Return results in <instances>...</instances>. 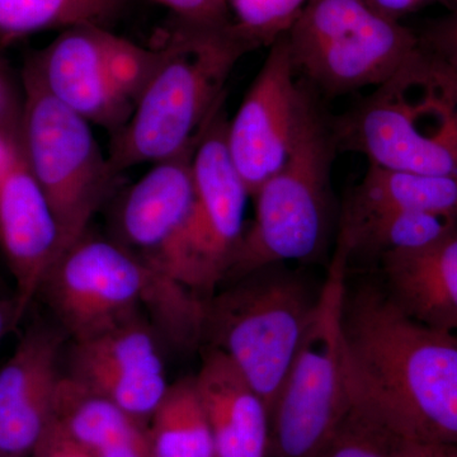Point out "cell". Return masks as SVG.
Here are the masks:
<instances>
[{
	"label": "cell",
	"instance_id": "obj_8",
	"mask_svg": "<svg viewBox=\"0 0 457 457\" xmlns=\"http://www.w3.org/2000/svg\"><path fill=\"white\" fill-rule=\"evenodd\" d=\"M25 104L20 137L33 176L60 230V254L89 228L117 176L90 123L54 97L31 62L23 71Z\"/></svg>",
	"mask_w": 457,
	"mask_h": 457
},
{
	"label": "cell",
	"instance_id": "obj_4",
	"mask_svg": "<svg viewBox=\"0 0 457 457\" xmlns=\"http://www.w3.org/2000/svg\"><path fill=\"white\" fill-rule=\"evenodd\" d=\"M338 150L386 170L457 177V73L420 47L350 110L330 117Z\"/></svg>",
	"mask_w": 457,
	"mask_h": 457
},
{
	"label": "cell",
	"instance_id": "obj_14",
	"mask_svg": "<svg viewBox=\"0 0 457 457\" xmlns=\"http://www.w3.org/2000/svg\"><path fill=\"white\" fill-rule=\"evenodd\" d=\"M0 253L14 281L21 318L60 255L55 213L27 162L20 132L4 129L0 152Z\"/></svg>",
	"mask_w": 457,
	"mask_h": 457
},
{
	"label": "cell",
	"instance_id": "obj_23",
	"mask_svg": "<svg viewBox=\"0 0 457 457\" xmlns=\"http://www.w3.org/2000/svg\"><path fill=\"white\" fill-rule=\"evenodd\" d=\"M400 438L365 408L352 402L317 457H394Z\"/></svg>",
	"mask_w": 457,
	"mask_h": 457
},
{
	"label": "cell",
	"instance_id": "obj_34",
	"mask_svg": "<svg viewBox=\"0 0 457 457\" xmlns=\"http://www.w3.org/2000/svg\"><path fill=\"white\" fill-rule=\"evenodd\" d=\"M453 457H457V449L455 451V455H453Z\"/></svg>",
	"mask_w": 457,
	"mask_h": 457
},
{
	"label": "cell",
	"instance_id": "obj_25",
	"mask_svg": "<svg viewBox=\"0 0 457 457\" xmlns=\"http://www.w3.org/2000/svg\"><path fill=\"white\" fill-rule=\"evenodd\" d=\"M173 12L177 21L187 25L228 27L233 25L228 0H154Z\"/></svg>",
	"mask_w": 457,
	"mask_h": 457
},
{
	"label": "cell",
	"instance_id": "obj_1",
	"mask_svg": "<svg viewBox=\"0 0 457 457\" xmlns=\"http://www.w3.org/2000/svg\"><path fill=\"white\" fill-rule=\"evenodd\" d=\"M352 402L402 440L457 447V335L418 323L383 286L345 287Z\"/></svg>",
	"mask_w": 457,
	"mask_h": 457
},
{
	"label": "cell",
	"instance_id": "obj_9",
	"mask_svg": "<svg viewBox=\"0 0 457 457\" xmlns=\"http://www.w3.org/2000/svg\"><path fill=\"white\" fill-rule=\"evenodd\" d=\"M286 36L296 73L328 97L380 86L420 47L417 32L366 0H309Z\"/></svg>",
	"mask_w": 457,
	"mask_h": 457
},
{
	"label": "cell",
	"instance_id": "obj_7",
	"mask_svg": "<svg viewBox=\"0 0 457 457\" xmlns=\"http://www.w3.org/2000/svg\"><path fill=\"white\" fill-rule=\"evenodd\" d=\"M350 253L347 240L339 234L314 319L270 409V457H317L350 411L342 333Z\"/></svg>",
	"mask_w": 457,
	"mask_h": 457
},
{
	"label": "cell",
	"instance_id": "obj_3",
	"mask_svg": "<svg viewBox=\"0 0 457 457\" xmlns=\"http://www.w3.org/2000/svg\"><path fill=\"white\" fill-rule=\"evenodd\" d=\"M163 59L146 84L134 113L111 137L108 161L117 176L158 163L200 140L224 104V87L240 57L255 50L236 23L187 25L177 21L162 45Z\"/></svg>",
	"mask_w": 457,
	"mask_h": 457
},
{
	"label": "cell",
	"instance_id": "obj_13",
	"mask_svg": "<svg viewBox=\"0 0 457 457\" xmlns=\"http://www.w3.org/2000/svg\"><path fill=\"white\" fill-rule=\"evenodd\" d=\"M158 337L140 315L71 341L65 375L149 425L170 386Z\"/></svg>",
	"mask_w": 457,
	"mask_h": 457
},
{
	"label": "cell",
	"instance_id": "obj_10",
	"mask_svg": "<svg viewBox=\"0 0 457 457\" xmlns=\"http://www.w3.org/2000/svg\"><path fill=\"white\" fill-rule=\"evenodd\" d=\"M163 46L146 49L106 27L62 29L29 60L47 90L66 107L117 134L163 59Z\"/></svg>",
	"mask_w": 457,
	"mask_h": 457
},
{
	"label": "cell",
	"instance_id": "obj_33",
	"mask_svg": "<svg viewBox=\"0 0 457 457\" xmlns=\"http://www.w3.org/2000/svg\"><path fill=\"white\" fill-rule=\"evenodd\" d=\"M3 139H4V128H0V152H2Z\"/></svg>",
	"mask_w": 457,
	"mask_h": 457
},
{
	"label": "cell",
	"instance_id": "obj_5",
	"mask_svg": "<svg viewBox=\"0 0 457 457\" xmlns=\"http://www.w3.org/2000/svg\"><path fill=\"white\" fill-rule=\"evenodd\" d=\"M337 152L330 117L308 84L290 155L255 192L254 221L245 228L220 286L272 264L312 260L323 251L330 228V174Z\"/></svg>",
	"mask_w": 457,
	"mask_h": 457
},
{
	"label": "cell",
	"instance_id": "obj_28",
	"mask_svg": "<svg viewBox=\"0 0 457 457\" xmlns=\"http://www.w3.org/2000/svg\"><path fill=\"white\" fill-rule=\"evenodd\" d=\"M370 8L387 20L400 21V18L426 7L422 0H366Z\"/></svg>",
	"mask_w": 457,
	"mask_h": 457
},
{
	"label": "cell",
	"instance_id": "obj_22",
	"mask_svg": "<svg viewBox=\"0 0 457 457\" xmlns=\"http://www.w3.org/2000/svg\"><path fill=\"white\" fill-rule=\"evenodd\" d=\"M126 0H0V38L8 42L47 29L106 27Z\"/></svg>",
	"mask_w": 457,
	"mask_h": 457
},
{
	"label": "cell",
	"instance_id": "obj_32",
	"mask_svg": "<svg viewBox=\"0 0 457 457\" xmlns=\"http://www.w3.org/2000/svg\"><path fill=\"white\" fill-rule=\"evenodd\" d=\"M5 106V89L3 84L2 78H0V114L4 111Z\"/></svg>",
	"mask_w": 457,
	"mask_h": 457
},
{
	"label": "cell",
	"instance_id": "obj_29",
	"mask_svg": "<svg viewBox=\"0 0 457 457\" xmlns=\"http://www.w3.org/2000/svg\"><path fill=\"white\" fill-rule=\"evenodd\" d=\"M457 447L423 444L400 438L394 457H453Z\"/></svg>",
	"mask_w": 457,
	"mask_h": 457
},
{
	"label": "cell",
	"instance_id": "obj_21",
	"mask_svg": "<svg viewBox=\"0 0 457 457\" xmlns=\"http://www.w3.org/2000/svg\"><path fill=\"white\" fill-rule=\"evenodd\" d=\"M147 432L152 457H218L194 376L170 384Z\"/></svg>",
	"mask_w": 457,
	"mask_h": 457
},
{
	"label": "cell",
	"instance_id": "obj_20",
	"mask_svg": "<svg viewBox=\"0 0 457 457\" xmlns=\"http://www.w3.org/2000/svg\"><path fill=\"white\" fill-rule=\"evenodd\" d=\"M457 230L455 216L422 212H387L359 219L343 218L341 233L351 253L378 255L417 251Z\"/></svg>",
	"mask_w": 457,
	"mask_h": 457
},
{
	"label": "cell",
	"instance_id": "obj_19",
	"mask_svg": "<svg viewBox=\"0 0 457 457\" xmlns=\"http://www.w3.org/2000/svg\"><path fill=\"white\" fill-rule=\"evenodd\" d=\"M387 212H422L457 218V177L386 170L369 164L345 203L343 218Z\"/></svg>",
	"mask_w": 457,
	"mask_h": 457
},
{
	"label": "cell",
	"instance_id": "obj_17",
	"mask_svg": "<svg viewBox=\"0 0 457 457\" xmlns=\"http://www.w3.org/2000/svg\"><path fill=\"white\" fill-rule=\"evenodd\" d=\"M194 376L218 457H270L269 407L222 352L206 348Z\"/></svg>",
	"mask_w": 457,
	"mask_h": 457
},
{
	"label": "cell",
	"instance_id": "obj_11",
	"mask_svg": "<svg viewBox=\"0 0 457 457\" xmlns=\"http://www.w3.org/2000/svg\"><path fill=\"white\" fill-rule=\"evenodd\" d=\"M216 111L194 156L195 203L165 273L203 299L224 281L245 234L249 196L228 154L227 113Z\"/></svg>",
	"mask_w": 457,
	"mask_h": 457
},
{
	"label": "cell",
	"instance_id": "obj_24",
	"mask_svg": "<svg viewBox=\"0 0 457 457\" xmlns=\"http://www.w3.org/2000/svg\"><path fill=\"white\" fill-rule=\"evenodd\" d=\"M240 35L255 50L270 46L288 32L309 0H228Z\"/></svg>",
	"mask_w": 457,
	"mask_h": 457
},
{
	"label": "cell",
	"instance_id": "obj_12",
	"mask_svg": "<svg viewBox=\"0 0 457 457\" xmlns=\"http://www.w3.org/2000/svg\"><path fill=\"white\" fill-rule=\"evenodd\" d=\"M295 74L285 33L270 45L260 73L228 121V154L251 197L290 155L308 92V84L296 82Z\"/></svg>",
	"mask_w": 457,
	"mask_h": 457
},
{
	"label": "cell",
	"instance_id": "obj_16",
	"mask_svg": "<svg viewBox=\"0 0 457 457\" xmlns=\"http://www.w3.org/2000/svg\"><path fill=\"white\" fill-rule=\"evenodd\" d=\"M64 336L35 324L0 366V457H31L55 420Z\"/></svg>",
	"mask_w": 457,
	"mask_h": 457
},
{
	"label": "cell",
	"instance_id": "obj_26",
	"mask_svg": "<svg viewBox=\"0 0 457 457\" xmlns=\"http://www.w3.org/2000/svg\"><path fill=\"white\" fill-rule=\"evenodd\" d=\"M420 45L444 60L457 73V4L447 16L429 23L418 33Z\"/></svg>",
	"mask_w": 457,
	"mask_h": 457
},
{
	"label": "cell",
	"instance_id": "obj_18",
	"mask_svg": "<svg viewBox=\"0 0 457 457\" xmlns=\"http://www.w3.org/2000/svg\"><path fill=\"white\" fill-rule=\"evenodd\" d=\"M383 288L409 318L457 335V230L435 245L380 257Z\"/></svg>",
	"mask_w": 457,
	"mask_h": 457
},
{
	"label": "cell",
	"instance_id": "obj_15",
	"mask_svg": "<svg viewBox=\"0 0 457 457\" xmlns=\"http://www.w3.org/2000/svg\"><path fill=\"white\" fill-rule=\"evenodd\" d=\"M198 141L155 163L126 191L114 212L111 237L161 272L165 273L194 207Z\"/></svg>",
	"mask_w": 457,
	"mask_h": 457
},
{
	"label": "cell",
	"instance_id": "obj_2",
	"mask_svg": "<svg viewBox=\"0 0 457 457\" xmlns=\"http://www.w3.org/2000/svg\"><path fill=\"white\" fill-rule=\"evenodd\" d=\"M40 295L71 341L145 312L156 333L180 350L203 342L204 299L90 228L59 255Z\"/></svg>",
	"mask_w": 457,
	"mask_h": 457
},
{
	"label": "cell",
	"instance_id": "obj_6",
	"mask_svg": "<svg viewBox=\"0 0 457 457\" xmlns=\"http://www.w3.org/2000/svg\"><path fill=\"white\" fill-rule=\"evenodd\" d=\"M303 276L272 264L204 299L203 343L222 352L270 409L319 302Z\"/></svg>",
	"mask_w": 457,
	"mask_h": 457
},
{
	"label": "cell",
	"instance_id": "obj_27",
	"mask_svg": "<svg viewBox=\"0 0 457 457\" xmlns=\"http://www.w3.org/2000/svg\"><path fill=\"white\" fill-rule=\"evenodd\" d=\"M31 457H93L64 431L56 420L51 423Z\"/></svg>",
	"mask_w": 457,
	"mask_h": 457
},
{
	"label": "cell",
	"instance_id": "obj_30",
	"mask_svg": "<svg viewBox=\"0 0 457 457\" xmlns=\"http://www.w3.org/2000/svg\"><path fill=\"white\" fill-rule=\"evenodd\" d=\"M20 311H18L16 296L8 295L0 285V343L8 335L9 330L21 323Z\"/></svg>",
	"mask_w": 457,
	"mask_h": 457
},
{
	"label": "cell",
	"instance_id": "obj_31",
	"mask_svg": "<svg viewBox=\"0 0 457 457\" xmlns=\"http://www.w3.org/2000/svg\"><path fill=\"white\" fill-rule=\"evenodd\" d=\"M422 2L425 3L426 5L441 4L449 9V11L455 8L457 4V0H422Z\"/></svg>",
	"mask_w": 457,
	"mask_h": 457
}]
</instances>
